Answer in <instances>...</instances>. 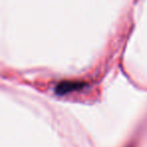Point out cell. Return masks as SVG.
<instances>
[{
  "instance_id": "6da1fadb",
  "label": "cell",
  "mask_w": 147,
  "mask_h": 147,
  "mask_svg": "<svg viewBox=\"0 0 147 147\" xmlns=\"http://www.w3.org/2000/svg\"><path fill=\"white\" fill-rule=\"evenodd\" d=\"M83 85L82 84H78V83H71V82H67V83H61L59 85H57V87L55 88V92L59 95H65L67 93L71 92V91H75L76 89L82 88Z\"/></svg>"
}]
</instances>
